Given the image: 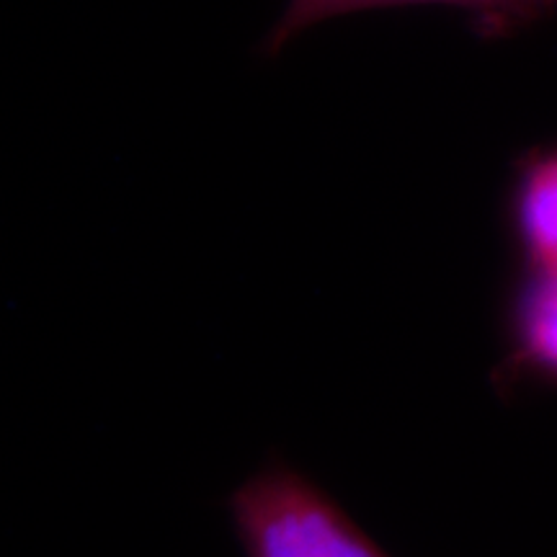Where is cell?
Returning a JSON list of instances; mask_svg holds the SVG:
<instances>
[{"mask_svg": "<svg viewBox=\"0 0 557 557\" xmlns=\"http://www.w3.org/2000/svg\"><path fill=\"white\" fill-rule=\"evenodd\" d=\"M246 557H389L310 478L271 462L227 498Z\"/></svg>", "mask_w": 557, "mask_h": 557, "instance_id": "cell-1", "label": "cell"}, {"mask_svg": "<svg viewBox=\"0 0 557 557\" xmlns=\"http://www.w3.org/2000/svg\"><path fill=\"white\" fill-rule=\"evenodd\" d=\"M498 380L557 387V271H524L506 308Z\"/></svg>", "mask_w": 557, "mask_h": 557, "instance_id": "cell-2", "label": "cell"}, {"mask_svg": "<svg viewBox=\"0 0 557 557\" xmlns=\"http://www.w3.org/2000/svg\"><path fill=\"white\" fill-rule=\"evenodd\" d=\"M511 230L524 271H557V148L534 150L519 163Z\"/></svg>", "mask_w": 557, "mask_h": 557, "instance_id": "cell-4", "label": "cell"}, {"mask_svg": "<svg viewBox=\"0 0 557 557\" xmlns=\"http://www.w3.org/2000/svg\"><path fill=\"white\" fill-rule=\"evenodd\" d=\"M393 5H449L472 16L480 32L496 37L555 11L557 0H289L282 18L269 34L267 47L271 54H276L287 50L292 41L310 32L312 26L346 16V13L393 9Z\"/></svg>", "mask_w": 557, "mask_h": 557, "instance_id": "cell-3", "label": "cell"}]
</instances>
